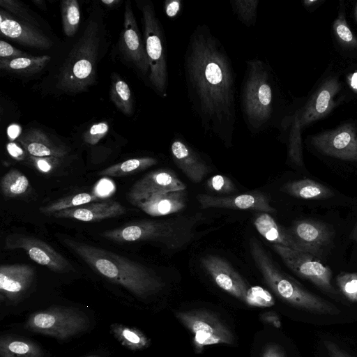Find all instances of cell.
<instances>
[{
  "label": "cell",
  "mask_w": 357,
  "mask_h": 357,
  "mask_svg": "<svg viewBox=\"0 0 357 357\" xmlns=\"http://www.w3.org/2000/svg\"><path fill=\"white\" fill-rule=\"evenodd\" d=\"M35 275L28 264H3L0 267L1 297L13 301L19 299L30 287Z\"/></svg>",
  "instance_id": "ffe728a7"
},
{
  "label": "cell",
  "mask_w": 357,
  "mask_h": 357,
  "mask_svg": "<svg viewBox=\"0 0 357 357\" xmlns=\"http://www.w3.org/2000/svg\"><path fill=\"white\" fill-rule=\"evenodd\" d=\"M0 30L1 34L24 46L49 49L52 40L37 26L22 21L0 10Z\"/></svg>",
  "instance_id": "2e32d148"
},
{
  "label": "cell",
  "mask_w": 357,
  "mask_h": 357,
  "mask_svg": "<svg viewBox=\"0 0 357 357\" xmlns=\"http://www.w3.org/2000/svg\"><path fill=\"white\" fill-rule=\"evenodd\" d=\"M87 316L74 308L52 307L33 312L24 327L26 330L66 340L87 330Z\"/></svg>",
  "instance_id": "9c48e42d"
},
{
  "label": "cell",
  "mask_w": 357,
  "mask_h": 357,
  "mask_svg": "<svg viewBox=\"0 0 357 357\" xmlns=\"http://www.w3.org/2000/svg\"><path fill=\"white\" fill-rule=\"evenodd\" d=\"M144 45L149 64V81L154 90L166 97L168 84L165 40L160 20L150 2L141 6Z\"/></svg>",
  "instance_id": "ba28073f"
},
{
  "label": "cell",
  "mask_w": 357,
  "mask_h": 357,
  "mask_svg": "<svg viewBox=\"0 0 357 357\" xmlns=\"http://www.w3.org/2000/svg\"><path fill=\"white\" fill-rule=\"evenodd\" d=\"M110 98L114 105L124 114L128 116L133 113V100L129 86L115 74L112 77Z\"/></svg>",
  "instance_id": "d6a6232c"
},
{
  "label": "cell",
  "mask_w": 357,
  "mask_h": 357,
  "mask_svg": "<svg viewBox=\"0 0 357 357\" xmlns=\"http://www.w3.org/2000/svg\"><path fill=\"white\" fill-rule=\"evenodd\" d=\"M187 192L185 190L157 192L147 195L132 204L146 214L153 216H163L181 211L186 205Z\"/></svg>",
  "instance_id": "44dd1931"
},
{
  "label": "cell",
  "mask_w": 357,
  "mask_h": 357,
  "mask_svg": "<svg viewBox=\"0 0 357 357\" xmlns=\"http://www.w3.org/2000/svg\"><path fill=\"white\" fill-rule=\"evenodd\" d=\"M197 200L203 208H220L250 210L268 213L276 211V209L271 205L268 197L261 192L227 197L199 195L197 196Z\"/></svg>",
  "instance_id": "d6986e66"
},
{
  "label": "cell",
  "mask_w": 357,
  "mask_h": 357,
  "mask_svg": "<svg viewBox=\"0 0 357 357\" xmlns=\"http://www.w3.org/2000/svg\"><path fill=\"white\" fill-rule=\"evenodd\" d=\"M337 284L344 296L357 301V272L342 273L337 277Z\"/></svg>",
  "instance_id": "8d00e7d4"
},
{
  "label": "cell",
  "mask_w": 357,
  "mask_h": 357,
  "mask_svg": "<svg viewBox=\"0 0 357 357\" xmlns=\"http://www.w3.org/2000/svg\"><path fill=\"white\" fill-rule=\"evenodd\" d=\"M29 54L14 47L6 41H0V58L6 59L26 56Z\"/></svg>",
  "instance_id": "ee69618b"
},
{
  "label": "cell",
  "mask_w": 357,
  "mask_h": 357,
  "mask_svg": "<svg viewBox=\"0 0 357 357\" xmlns=\"http://www.w3.org/2000/svg\"><path fill=\"white\" fill-rule=\"evenodd\" d=\"M280 190L303 199H322L333 195V192L330 188L308 178L287 183L281 187Z\"/></svg>",
  "instance_id": "4316f807"
},
{
  "label": "cell",
  "mask_w": 357,
  "mask_h": 357,
  "mask_svg": "<svg viewBox=\"0 0 357 357\" xmlns=\"http://www.w3.org/2000/svg\"><path fill=\"white\" fill-rule=\"evenodd\" d=\"M354 17H355L356 22L357 23V2L356 3V4L354 6Z\"/></svg>",
  "instance_id": "db71d44e"
},
{
  "label": "cell",
  "mask_w": 357,
  "mask_h": 357,
  "mask_svg": "<svg viewBox=\"0 0 357 357\" xmlns=\"http://www.w3.org/2000/svg\"><path fill=\"white\" fill-rule=\"evenodd\" d=\"M272 247L286 266L296 275L310 280L328 294H337L331 284V268L321 263L317 257L279 244H273Z\"/></svg>",
  "instance_id": "8fae6325"
},
{
  "label": "cell",
  "mask_w": 357,
  "mask_h": 357,
  "mask_svg": "<svg viewBox=\"0 0 357 357\" xmlns=\"http://www.w3.org/2000/svg\"><path fill=\"white\" fill-rule=\"evenodd\" d=\"M176 319L193 335L192 343L197 353L205 347L231 344L234 337L229 328L213 312L192 310L175 312Z\"/></svg>",
  "instance_id": "30bf717a"
},
{
  "label": "cell",
  "mask_w": 357,
  "mask_h": 357,
  "mask_svg": "<svg viewBox=\"0 0 357 357\" xmlns=\"http://www.w3.org/2000/svg\"><path fill=\"white\" fill-rule=\"evenodd\" d=\"M187 96L204 131L226 145L237 122L236 75L224 45L206 24L190 36L183 61Z\"/></svg>",
  "instance_id": "6da1fadb"
},
{
  "label": "cell",
  "mask_w": 357,
  "mask_h": 357,
  "mask_svg": "<svg viewBox=\"0 0 357 357\" xmlns=\"http://www.w3.org/2000/svg\"><path fill=\"white\" fill-rule=\"evenodd\" d=\"M319 153L342 160L357 162V128L351 123L310 137Z\"/></svg>",
  "instance_id": "7c38bea8"
},
{
  "label": "cell",
  "mask_w": 357,
  "mask_h": 357,
  "mask_svg": "<svg viewBox=\"0 0 357 357\" xmlns=\"http://www.w3.org/2000/svg\"><path fill=\"white\" fill-rule=\"evenodd\" d=\"M259 0L230 1L234 14L247 27L255 25L257 19Z\"/></svg>",
  "instance_id": "d590c367"
},
{
  "label": "cell",
  "mask_w": 357,
  "mask_h": 357,
  "mask_svg": "<svg viewBox=\"0 0 357 357\" xmlns=\"http://www.w3.org/2000/svg\"><path fill=\"white\" fill-rule=\"evenodd\" d=\"M101 1L104 4L109 6H114V4H116L120 2L119 0H102Z\"/></svg>",
  "instance_id": "816d5d0a"
},
{
  "label": "cell",
  "mask_w": 357,
  "mask_h": 357,
  "mask_svg": "<svg viewBox=\"0 0 357 357\" xmlns=\"http://www.w3.org/2000/svg\"><path fill=\"white\" fill-rule=\"evenodd\" d=\"M108 130L109 126L106 122L93 124L84 132V141L89 144L95 145L107 135Z\"/></svg>",
  "instance_id": "b9f144b4"
},
{
  "label": "cell",
  "mask_w": 357,
  "mask_h": 357,
  "mask_svg": "<svg viewBox=\"0 0 357 357\" xmlns=\"http://www.w3.org/2000/svg\"><path fill=\"white\" fill-rule=\"evenodd\" d=\"M157 163V159L152 157L131 158L102 169L99 172V175L111 177L129 176L145 170Z\"/></svg>",
  "instance_id": "4dcf8cb0"
},
{
  "label": "cell",
  "mask_w": 357,
  "mask_h": 357,
  "mask_svg": "<svg viewBox=\"0 0 357 357\" xmlns=\"http://www.w3.org/2000/svg\"><path fill=\"white\" fill-rule=\"evenodd\" d=\"M289 231L304 252L317 258L322 257L334 235L328 225L312 220L297 221Z\"/></svg>",
  "instance_id": "5bb4252c"
},
{
  "label": "cell",
  "mask_w": 357,
  "mask_h": 357,
  "mask_svg": "<svg viewBox=\"0 0 357 357\" xmlns=\"http://www.w3.org/2000/svg\"><path fill=\"white\" fill-rule=\"evenodd\" d=\"M171 153L176 165L193 183H199L208 168L199 155L185 141L176 138L171 144Z\"/></svg>",
  "instance_id": "603a6c76"
},
{
  "label": "cell",
  "mask_w": 357,
  "mask_h": 357,
  "mask_svg": "<svg viewBox=\"0 0 357 357\" xmlns=\"http://www.w3.org/2000/svg\"><path fill=\"white\" fill-rule=\"evenodd\" d=\"M61 19L65 34L73 36L79 24L80 10L76 0H64L61 2Z\"/></svg>",
  "instance_id": "e575fe53"
},
{
  "label": "cell",
  "mask_w": 357,
  "mask_h": 357,
  "mask_svg": "<svg viewBox=\"0 0 357 357\" xmlns=\"http://www.w3.org/2000/svg\"><path fill=\"white\" fill-rule=\"evenodd\" d=\"M199 215L177 216L167 220H142L107 230L102 236L117 243L153 241L173 250L181 248L195 234Z\"/></svg>",
  "instance_id": "277c9868"
},
{
  "label": "cell",
  "mask_w": 357,
  "mask_h": 357,
  "mask_svg": "<svg viewBox=\"0 0 357 357\" xmlns=\"http://www.w3.org/2000/svg\"><path fill=\"white\" fill-rule=\"evenodd\" d=\"M351 238H352L354 241H355V242L356 243V245H357V222L352 230V232L351 234Z\"/></svg>",
  "instance_id": "f907efd6"
},
{
  "label": "cell",
  "mask_w": 357,
  "mask_h": 357,
  "mask_svg": "<svg viewBox=\"0 0 357 357\" xmlns=\"http://www.w3.org/2000/svg\"><path fill=\"white\" fill-rule=\"evenodd\" d=\"M206 185L211 190L218 193H231L236 190L231 179L220 174L214 175L208 179Z\"/></svg>",
  "instance_id": "ab89813d"
},
{
  "label": "cell",
  "mask_w": 357,
  "mask_h": 357,
  "mask_svg": "<svg viewBox=\"0 0 357 357\" xmlns=\"http://www.w3.org/2000/svg\"><path fill=\"white\" fill-rule=\"evenodd\" d=\"M48 55L18 57L11 59H0V68L22 74H34L41 71L50 61Z\"/></svg>",
  "instance_id": "f1b7e54d"
},
{
  "label": "cell",
  "mask_w": 357,
  "mask_h": 357,
  "mask_svg": "<svg viewBox=\"0 0 357 357\" xmlns=\"http://www.w3.org/2000/svg\"><path fill=\"white\" fill-rule=\"evenodd\" d=\"M0 5L1 8H4L5 10L10 11L16 16H18V17H20L18 19L38 27V22L31 15V13L28 9L24 6H22L20 2L13 0H1Z\"/></svg>",
  "instance_id": "f35d334b"
},
{
  "label": "cell",
  "mask_w": 357,
  "mask_h": 357,
  "mask_svg": "<svg viewBox=\"0 0 357 357\" xmlns=\"http://www.w3.org/2000/svg\"><path fill=\"white\" fill-rule=\"evenodd\" d=\"M181 9V1L179 0H167L165 3V12L169 18L176 17Z\"/></svg>",
  "instance_id": "bcb514c9"
},
{
  "label": "cell",
  "mask_w": 357,
  "mask_h": 357,
  "mask_svg": "<svg viewBox=\"0 0 357 357\" xmlns=\"http://www.w3.org/2000/svg\"><path fill=\"white\" fill-rule=\"evenodd\" d=\"M345 87L349 98H357V65L350 66L345 69L344 73Z\"/></svg>",
  "instance_id": "7bdbcfd3"
},
{
  "label": "cell",
  "mask_w": 357,
  "mask_h": 357,
  "mask_svg": "<svg viewBox=\"0 0 357 357\" xmlns=\"http://www.w3.org/2000/svg\"><path fill=\"white\" fill-rule=\"evenodd\" d=\"M341 75L337 71L326 72L303 107L296 109L290 107L283 123L300 133L304 126L324 117L335 106L345 101L349 95Z\"/></svg>",
  "instance_id": "52a82bcc"
},
{
  "label": "cell",
  "mask_w": 357,
  "mask_h": 357,
  "mask_svg": "<svg viewBox=\"0 0 357 357\" xmlns=\"http://www.w3.org/2000/svg\"><path fill=\"white\" fill-rule=\"evenodd\" d=\"M250 245L256 266L266 284L280 298L310 312L326 314L337 313L335 306L304 289L282 273L256 239L252 238Z\"/></svg>",
  "instance_id": "8992f818"
},
{
  "label": "cell",
  "mask_w": 357,
  "mask_h": 357,
  "mask_svg": "<svg viewBox=\"0 0 357 357\" xmlns=\"http://www.w3.org/2000/svg\"><path fill=\"white\" fill-rule=\"evenodd\" d=\"M6 149L8 154L15 160H23L26 158L25 150L13 142H10L6 144Z\"/></svg>",
  "instance_id": "f6af8a7d"
},
{
  "label": "cell",
  "mask_w": 357,
  "mask_h": 357,
  "mask_svg": "<svg viewBox=\"0 0 357 357\" xmlns=\"http://www.w3.org/2000/svg\"><path fill=\"white\" fill-rule=\"evenodd\" d=\"M1 190L5 197L15 198L25 195L30 189L27 177L16 169H10L1 180Z\"/></svg>",
  "instance_id": "1f68e13d"
},
{
  "label": "cell",
  "mask_w": 357,
  "mask_h": 357,
  "mask_svg": "<svg viewBox=\"0 0 357 357\" xmlns=\"http://www.w3.org/2000/svg\"><path fill=\"white\" fill-rule=\"evenodd\" d=\"M254 225L264 238L273 244L303 252L289 231L280 226L268 213L257 214L254 219Z\"/></svg>",
  "instance_id": "d4e9b609"
},
{
  "label": "cell",
  "mask_w": 357,
  "mask_h": 357,
  "mask_svg": "<svg viewBox=\"0 0 357 357\" xmlns=\"http://www.w3.org/2000/svg\"><path fill=\"white\" fill-rule=\"evenodd\" d=\"M245 63L240 107L248 129L257 134L271 126L278 128L289 106L282 108L274 72L267 62L257 58Z\"/></svg>",
  "instance_id": "7a4b0ae2"
},
{
  "label": "cell",
  "mask_w": 357,
  "mask_h": 357,
  "mask_svg": "<svg viewBox=\"0 0 357 357\" xmlns=\"http://www.w3.org/2000/svg\"><path fill=\"white\" fill-rule=\"evenodd\" d=\"M29 159L38 171L47 174L54 170L60 164L61 158L54 156L35 157L29 155Z\"/></svg>",
  "instance_id": "60d3db41"
},
{
  "label": "cell",
  "mask_w": 357,
  "mask_h": 357,
  "mask_svg": "<svg viewBox=\"0 0 357 357\" xmlns=\"http://www.w3.org/2000/svg\"><path fill=\"white\" fill-rule=\"evenodd\" d=\"M5 248L9 250L23 249L29 257L39 265L56 273L73 269L70 262L45 242L24 234H11L5 240Z\"/></svg>",
  "instance_id": "4fadbf2b"
},
{
  "label": "cell",
  "mask_w": 357,
  "mask_h": 357,
  "mask_svg": "<svg viewBox=\"0 0 357 357\" xmlns=\"http://www.w3.org/2000/svg\"><path fill=\"white\" fill-rule=\"evenodd\" d=\"M99 197L91 192H81L59 199L45 206L40 208V211L51 215L55 212L70 209L91 203L98 200Z\"/></svg>",
  "instance_id": "836d02e7"
},
{
  "label": "cell",
  "mask_w": 357,
  "mask_h": 357,
  "mask_svg": "<svg viewBox=\"0 0 357 357\" xmlns=\"http://www.w3.org/2000/svg\"><path fill=\"white\" fill-rule=\"evenodd\" d=\"M18 142L29 155L35 157L62 158L68 153L66 147L55 144L45 132L37 128L26 130L18 138Z\"/></svg>",
  "instance_id": "cb8c5ba5"
},
{
  "label": "cell",
  "mask_w": 357,
  "mask_h": 357,
  "mask_svg": "<svg viewBox=\"0 0 357 357\" xmlns=\"http://www.w3.org/2000/svg\"><path fill=\"white\" fill-rule=\"evenodd\" d=\"M100 31L98 22L90 20L61 68L56 84L58 89L65 92L79 93L95 82Z\"/></svg>",
  "instance_id": "5b68a950"
},
{
  "label": "cell",
  "mask_w": 357,
  "mask_h": 357,
  "mask_svg": "<svg viewBox=\"0 0 357 357\" xmlns=\"http://www.w3.org/2000/svg\"><path fill=\"white\" fill-rule=\"evenodd\" d=\"M261 320L267 324H270L275 328H280L281 322L277 313L274 312H266L260 316Z\"/></svg>",
  "instance_id": "7dc6e473"
},
{
  "label": "cell",
  "mask_w": 357,
  "mask_h": 357,
  "mask_svg": "<svg viewBox=\"0 0 357 357\" xmlns=\"http://www.w3.org/2000/svg\"><path fill=\"white\" fill-rule=\"evenodd\" d=\"M204 268L215 284L235 298L245 302L250 287L226 260L207 255L202 259Z\"/></svg>",
  "instance_id": "9a60e30c"
},
{
  "label": "cell",
  "mask_w": 357,
  "mask_h": 357,
  "mask_svg": "<svg viewBox=\"0 0 357 357\" xmlns=\"http://www.w3.org/2000/svg\"><path fill=\"white\" fill-rule=\"evenodd\" d=\"M121 47L124 54L141 73L149 74V64L145 45L140 37L130 1L126 3Z\"/></svg>",
  "instance_id": "e0dca14e"
},
{
  "label": "cell",
  "mask_w": 357,
  "mask_h": 357,
  "mask_svg": "<svg viewBox=\"0 0 357 357\" xmlns=\"http://www.w3.org/2000/svg\"><path fill=\"white\" fill-rule=\"evenodd\" d=\"M110 331L122 346L132 351L146 349L151 343L150 339L136 328L115 323L110 326Z\"/></svg>",
  "instance_id": "f546056e"
},
{
  "label": "cell",
  "mask_w": 357,
  "mask_h": 357,
  "mask_svg": "<svg viewBox=\"0 0 357 357\" xmlns=\"http://www.w3.org/2000/svg\"><path fill=\"white\" fill-rule=\"evenodd\" d=\"M86 357H100V356L98 355H90V356H87Z\"/></svg>",
  "instance_id": "11a10c76"
},
{
  "label": "cell",
  "mask_w": 357,
  "mask_h": 357,
  "mask_svg": "<svg viewBox=\"0 0 357 357\" xmlns=\"http://www.w3.org/2000/svg\"><path fill=\"white\" fill-rule=\"evenodd\" d=\"M63 243L100 275L138 297L150 296L163 287L153 271L126 257L68 238L64 239Z\"/></svg>",
  "instance_id": "3957f363"
},
{
  "label": "cell",
  "mask_w": 357,
  "mask_h": 357,
  "mask_svg": "<svg viewBox=\"0 0 357 357\" xmlns=\"http://www.w3.org/2000/svg\"><path fill=\"white\" fill-rule=\"evenodd\" d=\"M185 189V184L172 170L160 169L151 172L139 179L128 192L127 199L132 204L154 192Z\"/></svg>",
  "instance_id": "ac0fdd59"
},
{
  "label": "cell",
  "mask_w": 357,
  "mask_h": 357,
  "mask_svg": "<svg viewBox=\"0 0 357 357\" xmlns=\"http://www.w3.org/2000/svg\"><path fill=\"white\" fill-rule=\"evenodd\" d=\"M261 357H284V354L278 345L270 344L265 348Z\"/></svg>",
  "instance_id": "c3c4849f"
},
{
  "label": "cell",
  "mask_w": 357,
  "mask_h": 357,
  "mask_svg": "<svg viewBox=\"0 0 357 357\" xmlns=\"http://www.w3.org/2000/svg\"><path fill=\"white\" fill-rule=\"evenodd\" d=\"M41 347L34 342L2 336L0 339V357H43Z\"/></svg>",
  "instance_id": "83f0119b"
},
{
  "label": "cell",
  "mask_w": 357,
  "mask_h": 357,
  "mask_svg": "<svg viewBox=\"0 0 357 357\" xmlns=\"http://www.w3.org/2000/svg\"><path fill=\"white\" fill-rule=\"evenodd\" d=\"M33 2H34L37 5V6L44 9L45 3L42 0H33Z\"/></svg>",
  "instance_id": "f5cc1de1"
},
{
  "label": "cell",
  "mask_w": 357,
  "mask_h": 357,
  "mask_svg": "<svg viewBox=\"0 0 357 357\" xmlns=\"http://www.w3.org/2000/svg\"><path fill=\"white\" fill-rule=\"evenodd\" d=\"M127 208L119 202L109 200L91 202L75 208L57 211L51 215L57 218H73L82 222H97L125 214Z\"/></svg>",
  "instance_id": "7402d4cb"
},
{
  "label": "cell",
  "mask_w": 357,
  "mask_h": 357,
  "mask_svg": "<svg viewBox=\"0 0 357 357\" xmlns=\"http://www.w3.org/2000/svg\"><path fill=\"white\" fill-rule=\"evenodd\" d=\"M245 303L250 306L264 307L273 305L275 301L267 290L255 286L250 288Z\"/></svg>",
  "instance_id": "74e56055"
},
{
  "label": "cell",
  "mask_w": 357,
  "mask_h": 357,
  "mask_svg": "<svg viewBox=\"0 0 357 357\" xmlns=\"http://www.w3.org/2000/svg\"><path fill=\"white\" fill-rule=\"evenodd\" d=\"M22 128L16 123L10 124L7 128V135L10 142L21 136Z\"/></svg>",
  "instance_id": "681fc988"
},
{
  "label": "cell",
  "mask_w": 357,
  "mask_h": 357,
  "mask_svg": "<svg viewBox=\"0 0 357 357\" xmlns=\"http://www.w3.org/2000/svg\"><path fill=\"white\" fill-rule=\"evenodd\" d=\"M340 10L332 27V36L335 48L344 57L354 59L357 56V37L349 27L345 17V6L341 2Z\"/></svg>",
  "instance_id": "484cf974"
}]
</instances>
